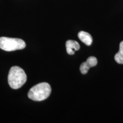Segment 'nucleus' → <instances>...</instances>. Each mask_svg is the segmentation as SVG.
Wrapping results in <instances>:
<instances>
[{
  "label": "nucleus",
  "mask_w": 123,
  "mask_h": 123,
  "mask_svg": "<svg viewBox=\"0 0 123 123\" xmlns=\"http://www.w3.org/2000/svg\"><path fill=\"white\" fill-rule=\"evenodd\" d=\"M25 47V42L19 38H0V49L6 51H13L17 50H22Z\"/></svg>",
  "instance_id": "nucleus-3"
},
{
  "label": "nucleus",
  "mask_w": 123,
  "mask_h": 123,
  "mask_svg": "<svg viewBox=\"0 0 123 123\" xmlns=\"http://www.w3.org/2000/svg\"><path fill=\"white\" fill-rule=\"evenodd\" d=\"M115 60L117 63L123 64V41L120 43L119 51L115 55Z\"/></svg>",
  "instance_id": "nucleus-7"
},
{
  "label": "nucleus",
  "mask_w": 123,
  "mask_h": 123,
  "mask_svg": "<svg viewBox=\"0 0 123 123\" xmlns=\"http://www.w3.org/2000/svg\"><path fill=\"white\" fill-rule=\"evenodd\" d=\"M78 37L82 42L87 46H90L92 43V38L90 34L85 31H80L78 33Z\"/></svg>",
  "instance_id": "nucleus-6"
},
{
  "label": "nucleus",
  "mask_w": 123,
  "mask_h": 123,
  "mask_svg": "<svg viewBox=\"0 0 123 123\" xmlns=\"http://www.w3.org/2000/svg\"><path fill=\"white\" fill-rule=\"evenodd\" d=\"M26 80V74L21 67L13 66L10 68L8 75V83L12 88L17 90L21 88Z\"/></svg>",
  "instance_id": "nucleus-1"
},
{
  "label": "nucleus",
  "mask_w": 123,
  "mask_h": 123,
  "mask_svg": "<svg viewBox=\"0 0 123 123\" xmlns=\"http://www.w3.org/2000/svg\"><path fill=\"white\" fill-rule=\"evenodd\" d=\"M51 92L50 84L41 83L34 86L28 92V97L34 101H43L49 98Z\"/></svg>",
  "instance_id": "nucleus-2"
},
{
  "label": "nucleus",
  "mask_w": 123,
  "mask_h": 123,
  "mask_svg": "<svg viewBox=\"0 0 123 123\" xmlns=\"http://www.w3.org/2000/svg\"><path fill=\"white\" fill-rule=\"evenodd\" d=\"M98 63V60L94 56H90L85 62L81 63L80 71L82 74H86L91 67H94Z\"/></svg>",
  "instance_id": "nucleus-4"
},
{
  "label": "nucleus",
  "mask_w": 123,
  "mask_h": 123,
  "mask_svg": "<svg viewBox=\"0 0 123 123\" xmlns=\"http://www.w3.org/2000/svg\"><path fill=\"white\" fill-rule=\"evenodd\" d=\"M66 50L69 55H74L75 51H78L80 49V45L78 42L73 40H68L66 43Z\"/></svg>",
  "instance_id": "nucleus-5"
}]
</instances>
